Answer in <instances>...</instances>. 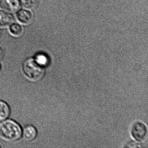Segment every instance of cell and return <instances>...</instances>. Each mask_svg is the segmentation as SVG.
Here are the masks:
<instances>
[{"label": "cell", "mask_w": 148, "mask_h": 148, "mask_svg": "<svg viewBox=\"0 0 148 148\" xmlns=\"http://www.w3.org/2000/svg\"><path fill=\"white\" fill-rule=\"evenodd\" d=\"M22 134V129L18 123L11 119L4 120L0 124V135L8 141H17Z\"/></svg>", "instance_id": "obj_1"}, {"label": "cell", "mask_w": 148, "mask_h": 148, "mask_svg": "<svg viewBox=\"0 0 148 148\" xmlns=\"http://www.w3.org/2000/svg\"><path fill=\"white\" fill-rule=\"evenodd\" d=\"M23 70L27 78L33 82L40 81L45 76L44 67L38 64L32 58L25 60L23 64Z\"/></svg>", "instance_id": "obj_2"}, {"label": "cell", "mask_w": 148, "mask_h": 148, "mask_svg": "<svg viewBox=\"0 0 148 148\" xmlns=\"http://www.w3.org/2000/svg\"><path fill=\"white\" fill-rule=\"evenodd\" d=\"M131 132L132 136L138 142H145L147 139V128L141 122H137L133 124L132 127Z\"/></svg>", "instance_id": "obj_3"}, {"label": "cell", "mask_w": 148, "mask_h": 148, "mask_svg": "<svg viewBox=\"0 0 148 148\" xmlns=\"http://www.w3.org/2000/svg\"><path fill=\"white\" fill-rule=\"evenodd\" d=\"M0 6L5 12L8 13H15L21 7L20 0H1Z\"/></svg>", "instance_id": "obj_4"}, {"label": "cell", "mask_w": 148, "mask_h": 148, "mask_svg": "<svg viewBox=\"0 0 148 148\" xmlns=\"http://www.w3.org/2000/svg\"><path fill=\"white\" fill-rule=\"evenodd\" d=\"M17 18L20 23L25 25H30L33 20V15L28 10L20 9L17 12Z\"/></svg>", "instance_id": "obj_5"}, {"label": "cell", "mask_w": 148, "mask_h": 148, "mask_svg": "<svg viewBox=\"0 0 148 148\" xmlns=\"http://www.w3.org/2000/svg\"><path fill=\"white\" fill-rule=\"evenodd\" d=\"M14 18L10 13L0 11V27L8 26L14 23Z\"/></svg>", "instance_id": "obj_6"}, {"label": "cell", "mask_w": 148, "mask_h": 148, "mask_svg": "<svg viewBox=\"0 0 148 148\" xmlns=\"http://www.w3.org/2000/svg\"><path fill=\"white\" fill-rule=\"evenodd\" d=\"M37 135V130L32 125H27L23 130V138L26 141H31L34 140L36 138Z\"/></svg>", "instance_id": "obj_7"}, {"label": "cell", "mask_w": 148, "mask_h": 148, "mask_svg": "<svg viewBox=\"0 0 148 148\" xmlns=\"http://www.w3.org/2000/svg\"><path fill=\"white\" fill-rule=\"evenodd\" d=\"M10 109L4 101H0V122L5 120L10 115Z\"/></svg>", "instance_id": "obj_8"}, {"label": "cell", "mask_w": 148, "mask_h": 148, "mask_svg": "<svg viewBox=\"0 0 148 148\" xmlns=\"http://www.w3.org/2000/svg\"><path fill=\"white\" fill-rule=\"evenodd\" d=\"M9 31L11 34L14 37H19L23 33V28L19 24L12 23L10 25Z\"/></svg>", "instance_id": "obj_9"}, {"label": "cell", "mask_w": 148, "mask_h": 148, "mask_svg": "<svg viewBox=\"0 0 148 148\" xmlns=\"http://www.w3.org/2000/svg\"><path fill=\"white\" fill-rule=\"evenodd\" d=\"M34 59L38 64L43 67L46 66L48 63L47 57L43 53H38Z\"/></svg>", "instance_id": "obj_10"}, {"label": "cell", "mask_w": 148, "mask_h": 148, "mask_svg": "<svg viewBox=\"0 0 148 148\" xmlns=\"http://www.w3.org/2000/svg\"><path fill=\"white\" fill-rule=\"evenodd\" d=\"M21 5L27 9L33 8L37 4V0H20Z\"/></svg>", "instance_id": "obj_11"}, {"label": "cell", "mask_w": 148, "mask_h": 148, "mask_svg": "<svg viewBox=\"0 0 148 148\" xmlns=\"http://www.w3.org/2000/svg\"><path fill=\"white\" fill-rule=\"evenodd\" d=\"M3 56V51L1 48L0 47V60L1 59Z\"/></svg>", "instance_id": "obj_12"}, {"label": "cell", "mask_w": 148, "mask_h": 148, "mask_svg": "<svg viewBox=\"0 0 148 148\" xmlns=\"http://www.w3.org/2000/svg\"><path fill=\"white\" fill-rule=\"evenodd\" d=\"M0 36H1V31H0Z\"/></svg>", "instance_id": "obj_13"}, {"label": "cell", "mask_w": 148, "mask_h": 148, "mask_svg": "<svg viewBox=\"0 0 148 148\" xmlns=\"http://www.w3.org/2000/svg\"><path fill=\"white\" fill-rule=\"evenodd\" d=\"M0 1H1V0H0Z\"/></svg>", "instance_id": "obj_14"}, {"label": "cell", "mask_w": 148, "mask_h": 148, "mask_svg": "<svg viewBox=\"0 0 148 148\" xmlns=\"http://www.w3.org/2000/svg\"><path fill=\"white\" fill-rule=\"evenodd\" d=\"M0 147H1V146H0Z\"/></svg>", "instance_id": "obj_15"}]
</instances>
